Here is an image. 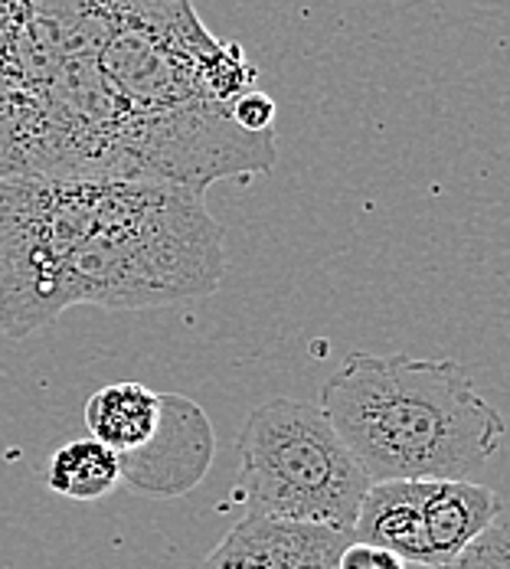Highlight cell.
Returning a JSON list of instances; mask_svg holds the SVG:
<instances>
[{
	"label": "cell",
	"mask_w": 510,
	"mask_h": 569,
	"mask_svg": "<svg viewBox=\"0 0 510 569\" xmlns=\"http://www.w3.org/2000/svg\"><path fill=\"white\" fill-rule=\"evenodd\" d=\"M259 89L193 0H0V180H141L207 193L279 164L232 106Z\"/></svg>",
	"instance_id": "6da1fadb"
},
{
	"label": "cell",
	"mask_w": 510,
	"mask_h": 569,
	"mask_svg": "<svg viewBox=\"0 0 510 569\" xmlns=\"http://www.w3.org/2000/svg\"><path fill=\"white\" fill-rule=\"evenodd\" d=\"M227 272L203 193L141 180H0V335L23 341L69 308L200 301Z\"/></svg>",
	"instance_id": "7a4b0ae2"
},
{
	"label": "cell",
	"mask_w": 510,
	"mask_h": 569,
	"mask_svg": "<svg viewBox=\"0 0 510 569\" xmlns=\"http://www.w3.org/2000/svg\"><path fill=\"white\" fill-rule=\"evenodd\" d=\"M340 442L377 481H464L504 442L501 412L458 360L353 350L321 387Z\"/></svg>",
	"instance_id": "3957f363"
},
{
	"label": "cell",
	"mask_w": 510,
	"mask_h": 569,
	"mask_svg": "<svg viewBox=\"0 0 510 569\" xmlns=\"http://www.w3.org/2000/svg\"><path fill=\"white\" fill-rule=\"evenodd\" d=\"M236 452L249 517L353 533L373 481L318 402L279 397L256 406Z\"/></svg>",
	"instance_id": "277c9868"
},
{
	"label": "cell",
	"mask_w": 510,
	"mask_h": 569,
	"mask_svg": "<svg viewBox=\"0 0 510 569\" xmlns=\"http://www.w3.org/2000/svg\"><path fill=\"white\" fill-rule=\"evenodd\" d=\"M504 511L498 491L478 481H377L370 485L353 540L397 553L406 567L452 569Z\"/></svg>",
	"instance_id": "5b68a950"
},
{
	"label": "cell",
	"mask_w": 510,
	"mask_h": 569,
	"mask_svg": "<svg viewBox=\"0 0 510 569\" xmlns=\"http://www.w3.org/2000/svg\"><path fill=\"white\" fill-rule=\"evenodd\" d=\"M217 458V432L200 402L180 393H161V419L154 436L118 456L121 485L144 498H180L190 495Z\"/></svg>",
	"instance_id": "8992f818"
},
{
	"label": "cell",
	"mask_w": 510,
	"mask_h": 569,
	"mask_svg": "<svg viewBox=\"0 0 510 569\" xmlns=\"http://www.w3.org/2000/svg\"><path fill=\"white\" fill-rule=\"evenodd\" d=\"M347 543L350 537L338 530L246 513L200 569H331Z\"/></svg>",
	"instance_id": "52a82bcc"
},
{
	"label": "cell",
	"mask_w": 510,
	"mask_h": 569,
	"mask_svg": "<svg viewBox=\"0 0 510 569\" xmlns=\"http://www.w3.org/2000/svg\"><path fill=\"white\" fill-rule=\"evenodd\" d=\"M161 419V393L138 380H124L96 390L86 402V429L89 439L102 442L114 456L141 449Z\"/></svg>",
	"instance_id": "ba28073f"
},
{
	"label": "cell",
	"mask_w": 510,
	"mask_h": 569,
	"mask_svg": "<svg viewBox=\"0 0 510 569\" xmlns=\"http://www.w3.org/2000/svg\"><path fill=\"white\" fill-rule=\"evenodd\" d=\"M121 485V461L96 439L66 442L50 456L47 488L69 501H102Z\"/></svg>",
	"instance_id": "9c48e42d"
},
{
	"label": "cell",
	"mask_w": 510,
	"mask_h": 569,
	"mask_svg": "<svg viewBox=\"0 0 510 569\" xmlns=\"http://www.w3.org/2000/svg\"><path fill=\"white\" fill-rule=\"evenodd\" d=\"M452 569H510V523H494L488 533H481Z\"/></svg>",
	"instance_id": "30bf717a"
},
{
	"label": "cell",
	"mask_w": 510,
	"mask_h": 569,
	"mask_svg": "<svg viewBox=\"0 0 510 569\" xmlns=\"http://www.w3.org/2000/svg\"><path fill=\"white\" fill-rule=\"evenodd\" d=\"M232 114H236V124L249 134H276V102L269 92L262 89H252L246 92L236 106H232Z\"/></svg>",
	"instance_id": "8fae6325"
},
{
	"label": "cell",
	"mask_w": 510,
	"mask_h": 569,
	"mask_svg": "<svg viewBox=\"0 0 510 569\" xmlns=\"http://www.w3.org/2000/svg\"><path fill=\"white\" fill-rule=\"evenodd\" d=\"M331 569H406V563L399 560L397 553H390L383 547H370V543L350 540L340 550L338 563Z\"/></svg>",
	"instance_id": "7c38bea8"
},
{
	"label": "cell",
	"mask_w": 510,
	"mask_h": 569,
	"mask_svg": "<svg viewBox=\"0 0 510 569\" xmlns=\"http://www.w3.org/2000/svg\"><path fill=\"white\" fill-rule=\"evenodd\" d=\"M406 569H426V567H406Z\"/></svg>",
	"instance_id": "4fadbf2b"
}]
</instances>
